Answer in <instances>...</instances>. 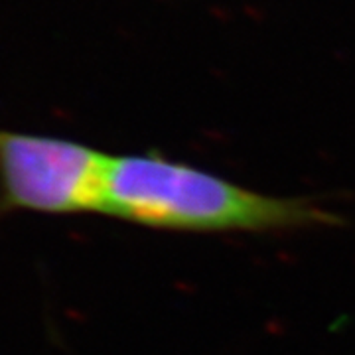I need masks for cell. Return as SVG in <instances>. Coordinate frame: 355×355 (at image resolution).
Returning <instances> with one entry per match:
<instances>
[{"instance_id":"cell-1","label":"cell","mask_w":355,"mask_h":355,"mask_svg":"<svg viewBox=\"0 0 355 355\" xmlns=\"http://www.w3.org/2000/svg\"><path fill=\"white\" fill-rule=\"evenodd\" d=\"M101 214L144 227L225 233L336 227L342 217L308 198H277L158 154L109 156Z\"/></svg>"},{"instance_id":"cell-2","label":"cell","mask_w":355,"mask_h":355,"mask_svg":"<svg viewBox=\"0 0 355 355\" xmlns=\"http://www.w3.org/2000/svg\"><path fill=\"white\" fill-rule=\"evenodd\" d=\"M109 156L85 144L0 130V209L101 211Z\"/></svg>"}]
</instances>
